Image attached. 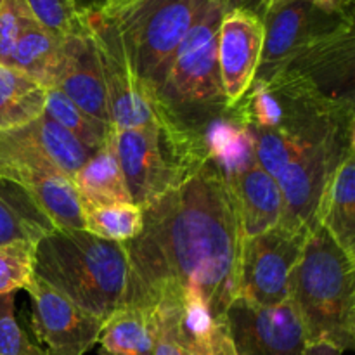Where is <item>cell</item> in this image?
<instances>
[{"mask_svg":"<svg viewBox=\"0 0 355 355\" xmlns=\"http://www.w3.org/2000/svg\"><path fill=\"white\" fill-rule=\"evenodd\" d=\"M142 211L141 234L123 243L130 263L125 305L172 300L214 321L224 318L238 298L245 236L218 163L205 159Z\"/></svg>","mask_w":355,"mask_h":355,"instance_id":"6da1fadb","label":"cell"},{"mask_svg":"<svg viewBox=\"0 0 355 355\" xmlns=\"http://www.w3.org/2000/svg\"><path fill=\"white\" fill-rule=\"evenodd\" d=\"M231 110L248 130L259 165L272 177L302 149L355 120L354 99L329 96L291 69L255 80Z\"/></svg>","mask_w":355,"mask_h":355,"instance_id":"7a4b0ae2","label":"cell"},{"mask_svg":"<svg viewBox=\"0 0 355 355\" xmlns=\"http://www.w3.org/2000/svg\"><path fill=\"white\" fill-rule=\"evenodd\" d=\"M231 2L208 10L187 33L151 96L159 127L191 153L210 158L207 134L229 111L217 61L218 26Z\"/></svg>","mask_w":355,"mask_h":355,"instance_id":"3957f363","label":"cell"},{"mask_svg":"<svg viewBox=\"0 0 355 355\" xmlns=\"http://www.w3.org/2000/svg\"><path fill=\"white\" fill-rule=\"evenodd\" d=\"M35 276L80 309L106 319L125 305L130 263L123 243L54 229L35 245Z\"/></svg>","mask_w":355,"mask_h":355,"instance_id":"277c9868","label":"cell"},{"mask_svg":"<svg viewBox=\"0 0 355 355\" xmlns=\"http://www.w3.org/2000/svg\"><path fill=\"white\" fill-rule=\"evenodd\" d=\"M355 259L315 225L291 274L290 298L307 345L328 343L342 352L355 347Z\"/></svg>","mask_w":355,"mask_h":355,"instance_id":"5b68a950","label":"cell"},{"mask_svg":"<svg viewBox=\"0 0 355 355\" xmlns=\"http://www.w3.org/2000/svg\"><path fill=\"white\" fill-rule=\"evenodd\" d=\"M222 2L231 0H139L113 19L125 54L149 101L162 85L187 33Z\"/></svg>","mask_w":355,"mask_h":355,"instance_id":"8992f818","label":"cell"},{"mask_svg":"<svg viewBox=\"0 0 355 355\" xmlns=\"http://www.w3.org/2000/svg\"><path fill=\"white\" fill-rule=\"evenodd\" d=\"M114 149L130 201L141 208L173 189L203 163L193 162L158 121L114 130Z\"/></svg>","mask_w":355,"mask_h":355,"instance_id":"52a82bcc","label":"cell"},{"mask_svg":"<svg viewBox=\"0 0 355 355\" xmlns=\"http://www.w3.org/2000/svg\"><path fill=\"white\" fill-rule=\"evenodd\" d=\"M355 146V120L333 130L328 137L302 149L276 175L283 196L279 224L297 231H312L329 177L345 153Z\"/></svg>","mask_w":355,"mask_h":355,"instance_id":"ba28073f","label":"cell"},{"mask_svg":"<svg viewBox=\"0 0 355 355\" xmlns=\"http://www.w3.org/2000/svg\"><path fill=\"white\" fill-rule=\"evenodd\" d=\"M309 232L277 224L262 234L243 238L238 298L257 307L284 304Z\"/></svg>","mask_w":355,"mask_h":355,"instance_id":"9c48e42d","label":"cell"},{"mask_svg":"<svg viewBox=\"0 0 355 355\" xmlns=\"http://www.w3.org/2000/svg\"><path fill=\"white\" fill-rule=\"evenodd\" d=\"M87 24L96 42L103 69L113 130H127L155 123V107L125 54L113 21L103 17L97 10H89Z\"/></svg>","mask_w":355,"mask_h":355,"instance_id":"30bf717a","label":"cell"},{"mask_svg":"<svg viewBox=\"0 0 355 355\" xmlns=\"http://www.w3.org/2000/svg\"><path fill=\"white\" fill-rule=\"evenodd\" d=\"M260 17L263 23V49L255 80H266L283 69L311 42L354 21V12L328 9L309 0H295Z\"/></svg>","mask_w":355,"mask_h":355,"instance_id":"8fae6325","label":"cell"},{"mask_svg":"<svg viewBox=\"0 0 355 355\" xmlns=\"http://www.w3.org/2000/svg\"><path fill=\"white\" fill-rule=\"evenodd\" d=\"M94 151L68 130L42 114L23 127L0 130V163L14 170L52 172L73 179Z\"/></svg>","mask_w":355,"mask_h":355,"instance_id":"7c38bea8","label":"cell"},{"mask_svg":"<svg viewBox=\"0 0 355 355\" xmlns=\"http://www.w3.org/2000/svg\"><path fill=\"white\" fill-rule=\"evenodd\" d=\"M238 355H305L304 326L290 300L257 307L236 298L224 314Z\"/></svg>","mask_w":355,"mask_h":355,"instance_id":"4fadbf2b","label":"cell"},{"mask_svg":"<svg viewBox=\"0 0 355 355\" xmlns=\"http://www.w3.org/2000/svg\"><path fill=\"white\" fill-rule=\"evenodd\" d=\"M26 291L31 302V324L45 345V355H85L96 345L103 319L80 309L37 276Z\"/></svg>","mask_w":355,"mask_h":355,"instance_id":"5bb4252c","label":"cell"},{"mask_svg":"<svg viewBox=\"0 0 355 355\" xmlns=\"http://www.w3.org/2000/svg\"><path fill=\"white\" fill-rule=\"evenodd\" d=\"M262 49V17L250 7L229 3L217 38L218 73L229 110L246 96L255 82Z\"/></svg>","mask_w":355,"mask_h":355,"instance_id":"9a60e30c","label":"cell"},{"mask_svg":"<svg viewBox=\"0 0 355 355\" xmlns=\"http://www.w3.org/2000/svg\"><path fill=\"white\" fill-rule=\"evenodd\" d=\"M354 21H349L311 42L283 69L305 76L329 96L354 99Z\"/></svg>","mask_w":355,"mask_h":355,"instance_id":"2e32d148","label":"cell"},{"mask_svg":"<svg viewBox=\"0 0 355 355\" xmlns=\"http://www.w3.org/2000/svg\"><path fill=\"white\" fill-rule=\"evenodd\" d=\"M54 89L61 90L89 116L111 125L103 69L89 24L80 33L62 38V64Z\"/></svg>","mask_w":355,"mask_h":355,"instance_id":"e0dca14e","label":"cell"},{"mask_svg":"<svg viewBox=\"0 0 355 355\" xmlns=\"http://www.w3.org/2000/svg\"><path fill=\"white\" fill-rule=\"evenodd\" d=\"M224 177L236 203L245 238L262 234L279 224L283 217L279 186L276 177L266 172L255 156Z\"/></svg>","mask_w":355,"mask_h":355,"instance_id":"ac0fdd59","label":"cell"},{"mask_svg":"<svg viewBox=\"0 0 355 355\" xmlns=\"http://www.w3.org/2000/svg\"><path fill=\"white\" fill-rule=\"evenodd\" d=\"M315 225H321L355 259V146L345 153L326 184Z\"/></svg>","mask_w":355,"mask_h":355,"instance_id":"d6986e66","label":"cell"},{"mask_svg":"<svg viewBox=\"0 0 355 355\" xmlns=\"http://www.w3.org/2000/svg\"><path fill=\"white\" fill-rule=\"evenodd\" d=\"M12 180L30 193L38 210L47 217L54 229L85 231L83 207L73 179L52 172L14 170Z\"/></svg>","mask_w":355,"mask_h":355,"instance_id":"ffe728a7","label":"cell"},{"mask_svg":"<svg viewBox=\"0 0 355 355\" xmlns=\"http://www.w3.org/2000/svg\"><path fill=\"white\" fill-rule=\"evenodd\" d=\"M73 184L78 191L82 207L130 201L114 149V130L106 144L94 151L85 165L75 173Z\"/></svg>","mask_w":355,"mask_h":355,"instance_id":"44dd1931","label":"cell"},{"mask_svg":"<svg viewBox=\"0 0 355 355\" xmlns=\"http://www.w3.org/2000/svg\"><path fill=\"white\" fill-rule=\"evenodd\" d=\"M101 355H155V321L149 307H125L104 319L99 338Z\"/></svg>","mask_w":355,"mask_h":355,"instance_id":"7402d4cb","label":"cell"},{"mask_svg":"<svg viewBox=\"0 0 355 355\" xmlns=\"http://www.w3.org/2000/svg\"><path fill=\"white\" fill-rule=\"evenodd\" d=\"M7 64L26 73L45 89H54L62 64V38L37 19L31 21L21 33Z\"/></svg>","mask_w":355,"mask_h":355,"instance_id":"603a6c76","label":"cell"},{"mask_svg":"<svg viewBox=\"0 0 355 355\" xmlns=\"http://www.w3.org/2000/svg\"><path fill=\"white\" fill-rule=\"evenodd\" d=\"M51 231L54 227L30 193L16 180L0 177V245L16 239L38 243Z\"/></svg>","mask_w":355,"mask_h":355,"instance_id":"cb8c5ba5","label":"cell"},{"mask_svg":"<svg viewBox=\"0 0 355 355\" xmlns=\"http://www.w3.org/2000/svg\"><path fill=\"white\" fill-rule=\"evenodd\" d=\"M47 89L26 73L0 64V130L23 127L44 114Z\"/></svg>","mask_w":355,"mask_h":355,"instance_id":"d4e9b609","label":"cell"},{"mask_svg":"<svg viewBox=\"0 0 355 355\" xmlns=\"http://www.w3.org/2000/svg\"><path fill=\"white\" fill-rule=\"evenodd\" d=\"M85 231L107 241L127 243L137 238L144 225V211L132 201L83 207Z\"/></svg>","mask_w":355,"mask_h":355,"instance_id":"484cf974","label":"cell"},{"mask_svg":"<svg viewBox=\"0 0 355 355\" xmlns=\"http://www.w3.org/2000/svg\"><path fill=\"white\" fill-rule=\"evenodd\" d=\"M44 114H47L51 120L61 125L64 130H68L76 141L82 142L90 151H97L101 146L106 144V141L113 134L111 125L89 116L59 89H47Z\"/></svg>","mask_w":355,"mask_h":355,"instance_id":"4316f807","label":"cell"},{"mask_svg":"<svg viewBox=\"0 0 355 355\" xmlns=\"http://www.w3.org/2000/svg\"><path fill=\"white\" fill-rule=\"evenodd\" d=\"M31 16L58 37L76 35L87 28V12L76 0H24Z\"/></svg>","mask_w":355,"mask_h":355,"instance_id":"83f0119b","label":"cell"},{"mask_svg":"<svg viewBox=\"0 0 355 355\" xmlns=\"http://www.w3.org/2000/svg\"><path fill=\"white\" fill-rule=\"evenodd\" d=\"M35 245L24 239L0 245V295L26 290L35 276Z\"/></svg>","mask_w":355,"mask_h":355,"instance_id":"f1b7e54d","label":"cell"},{"mask_svg":"<svg viewBox=\"0 0 355 355\" xmlns=\"http://www.w3.org/2000/svg\"><path fill=\"white\" fill-rule=\"evenodd\" d=\"M0 355H45L17 324L14 293L0 295Z\"/></svg>","mask_w":355,"mask_h":355,"instance_id":"f546056e","label":"cell"},{"mask_svg":"<svg viewBox=\"0 0 355 355\" xmlns=\"http://www.w3.org/2000/svg\"><path fill=\"white\" fill-rule=\"evenodd\" d=\"M35 21L24 0L0 2V64H7L28 24Z\"/></svg>","mask_w":355,"mask_h":355,"instance_id":"4dcf8cb0","label":"cell"},{"mask_svg":"<svg viewBox=\"0 0 355 355\" xmlns=\"http://www.w3.org/2000/svg\"><path fill=\"white\" fill-rule=\"evenodd\" d=\"M211 321L205 312L184 311L182 318V355H210L208 354V333Z\"/></svg>","mask_w":355,"mask_h":355,"instance_id":"1f68e13d","label":"cell"},{"mask_svg":"<svg viewBox=\"0 0 355 355\" xmlns=\"http://www.w3.org/2000/svg\"><path fill=\"white\" fill-rule=\"evenodd\" d=\"M208 354L210 355H238L229 336L227 326H225L224 318L217 319L211 324L210 333H208Z\"/></svg>","mask_w":355,"mask_h":355,"instance_id":"d6a6232c","label":"cell"},{"mask_svg":"<svg viewBox=\"0 0 355 355\" xmlns=\"http://www.w3.org/2000/svg\"><path fill=\"white\" fill-rule=\"evenodd\" d=\"M290 2H295V0H257V6L253 7V10H255L259 16H263V14L269 12V10L276 9V7H281V6H284V3H290ZM309 2L319 3V6H322V7H328V9L349 10L342 6V2H340V0H309Z\"/></svg>","mask_w":355,"mask_h":355,"instance_id":"836d02e7","label":"cell"},{"mask_svg":"<svg viewBox=\"0 0 355 355\" xmlns=\"http://www.w3.org/2000/svg\"><path fill=\"white\" fill-rule=\"evenodd\" d=\"M137 2L139 0H101L97 12L103 17H106V19L113 21Z\"/></svg>","mask_w":355,"mask_h":355,"instance_id":"e575fe53","label":"cell"},{"mask_svg":"<svg viewBox=\"0 0 355 355\" xmlns=\"http://www.w3.org/2000/svg\"><path fill=\"white\" fill-rule=\"evenodd\" d=\"M342 350L336 347L328 345V343H312L305 349V355H342Z\"/></svg>","mask_w":355,"mask_h":355,"instance_id":"d590c367","label":"cell"},{"mask_svg":"<svg viewBox=\"0 0 355 355\" xmlns=\"http://www.w3.org/2000/svg\"><path fill=\"white\" fill-rule=\"evenodd\" d=\"M76 2H78V6L83 10H97L99 9L101 0H76Z\"/></svg>","mask_w":355,"mask_h":355,"instance_id":"8d00e7d4","label":"cell"},{"mask_svg":"<svg viewBox=\"0 0 355 355\" xmlns=\"http://www.w3.org/2000/svg\"><path fill=\"white\" fill-rule=\"evenodd\" d=\"M340 2H342V6L345 7V9L354 10V0H340Z\"/></svg>","mask_w":355,"mask_h":355,"instance_id":"74e56055","label":"cell"},{"mask_svg":"<svg viewBox=\"0 0 355 355\" xmlns=\"http://www.w3.org/2000/svg\"><path fill=\"white\" fill-rule=\"evenodd\" d=\"M0 177H6V179H10L9 170H7V166H3L2 163H0Z\"/></svg>","mask_w":355,"mask_h":355,"instance_id":"f35d334b","label":"cell"},{"mask_svg":"<svg viewBox=\"0 0 355 355\" xmlns=\"http://www.w3.org/2000/svg\"><path fill=\"white\" fill-rule=\"evenodd\" d=\"M0 2H2V0H0Z\"/></svg>","mask_w":355,"mask_h":355,"instance_id":"ab89813d","label":"cell"}]
</instances>
